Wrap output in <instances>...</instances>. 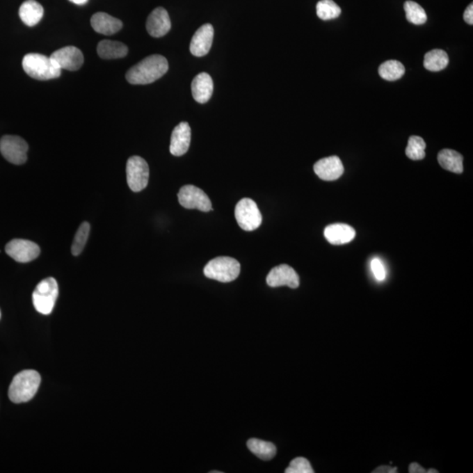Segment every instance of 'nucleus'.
<instances>
[{
    "label": "nucleus",
    "instance_id": "nucleus-34",
    "mask_svg": "<svg viewBox=\"0 0 473 473\" xmlns=\"http://www.w3.org/2000/svg\"><path fill=\"white\" fill-rule=\"evenodd\" d=\"M374 473L378 472V473H394V472H397V468H392L390 467V466H380V467L377 468L374 471Z\"/></svg>",
    "mask_w": 473,
    "mask_h": 473
},
{
    "label": "nucleus",
    "instance_id": "nucleus-21",
    "mask_svg": "<svg viewBox=\"0 0 473 473\" xmlns=\"http://www.w3.org/2000/svg\"><path fill=\"white\" fill-rule=\"evenodd\" d=\"M97 54L103 59L123 58L128 53V47L124 43L104 40L97 47Z\"/></svg>",
    "mask_w": 473,
    "mask_h": 473
},
{
    "label": "nucleus",
    "instance_id": "nucleus-20",
    "mask_svg": "<svg viewBox=\"0 0 473 473\" xmlns=\"http://www.w3.org/2000/svg\"><path fill=\"white\" fill-rule=\"evenodd\" d=\"M44 15V9L35 0H26L20 6L19 15L25 25L35 26L40 22Z\"/></svg>",
    "mask_w": 473,
    "mask_h": 473
},
{
    "label": "nucleus",
    "instance_id": "nucleus-27",
    "mask_svg": "<svg viewBox=\"0 0 473 473\" xmlns=\"http://www.w3.org/2000/svg\"><path fill=\"white\" fill-rule=\"evenodd\" d=\"M316 15L323 20L336 19L341 15V8L333 0H321L316 5Z\"/></svg>",
    "mask_w": 473,
    "mask_h": 473
},
{
    "label": "nucleus",
    "instance_id": "nucleus-5",
    "mask_svg": "<svg viewBox=\"0 0 473 473\" xmlns=\"http://www.w3.org/2000/svg\"><path fill=\"white\" fill-rule=\"evenodd\" d=\"M58 294V284L52 277L39 282L33 293V303L37 312L42 315H49L55 307Z\"/></svg>",
    "mask_w": 473,
    "mask_h": 473
},
{
    "label": "nucleus",
    "instance_id": "nucleus-25",
    "mask_svg": "<svg viewBox=\"0 0 473 473\" xmlns=\"http://www.w3.org/2000/svg\"><path fill=\"white\" fill-rule=\"evenodd\" d=\"M378 74L387 81H396L403 77L405 67L398 61H387L378 67Z\"/></svg>",
    "mask_w": 473,
    "mask_h": 473
},
{
    "label": "nucleus",
    "instance_id": "nucleus-28",
    "mask_svg": "<svg viewBox=\"0 0 473 473\" xmlns=\"http://www.w3.org/2000/svg\"><path fill=\"white\" fill-rule=\"evenodd\" d=\"M426 143L424 138L411 136L408 140L406 155L411 160L420 161L425 157Z\"/></svg>",
    "mask_w": 473,
    "mask_h": 473
},
{
    "label": "nucleus",
    "instance_id": "nucleus-36",
    "mask_svg": "<svg viewBox=\"0 0 473 473\" xmlns=\"http://www.w3.org/2000/svg\"><path fill=\"white\" fill-rule=\"evenodd\" d=\"M211 472V473H222V472H217V471H213V472Z\"/></svg>",
    "mask_w": 473,
    "mask_h": 473
},
{
    "label": "nucleus",
    "instance_id": "nucleus-4",
    "mask_svg": "<svg viewBox=\"0 0 473 473\" xmlns=\"http://www.w3.org/2000/svg\"><path fill=\"white\" fill-rule=\"evenodd\" d=\"M205 275L221 282H231L241 273V264L231 257H217L205 266Z\"/></svg>",
    "mask_w": 473,
    "mask_h": 473
},
{
    "label": "nucleus",
    "instance_id": "nucleus-12",
    "mask_svg": "<svg viewBox=\"0 0 473 473\" xmlns=\"http://www.w3.org/2000/svg\"><path fill=\"white\" fill-rule=\"evenodd\" d=\"M61 70L75 71L79 70L83 64L82 51L74 46H67L56 50L50 56Z\"/></svg>",
    "mask_w": 473,
    "mask_h": 473
},
{
    "label": "nucleus",
    "instance_id": "nucleus-17",
    "mask_svg": "<svg viewBox=\"0 0 473 473\" xmlns=\"http://www.w3.org/2000/svg\"><path fill=\"white\" fill-rule=\"evenodd\" d=\"M91 26L95 32L104 35H113L122 29L121 20L107 15L106 13H97L91 17Z\"/></svg>",
    "mask_w": 473,
    "mask_h": 473
},
{
    "label": "nucleus",
    "instance_id": "nucleus-30",
    "mask_svg": "<svg viewBox=\"0 0 473 473\" xmlns=\"http://www.w3.org/2000/svg\"><path fill=\"white\" fill-rule=\"evenodd\" d=\"M286 473H313L314 470L309 460L304 458H296L290 463Z\"/></svg>",
    "mask_w": 473,
    "mask_h": 473
},
{
    "label": "nucleus",
    "instance_id": "nucleus-37",
    "mask_svg": "<svg viewBox=\"0 0 473 473\" xmlns=\"http://www.w3.org/2000/svg\"><path fill=\"white\" fill-rule=\"evenodd\" d=\"M0 319H1V312H0Z\"/></svg>",
    "mask_w": 473,
    "mask_h": 473
},
{
    "label": "nucleus",
    "instance_id": "nucleus-33",
    "mask_svg": "<svg viewBox=\"0 0 473 473\" xmlns=\"http://www.w3.org/2000/svg\"><path fill=\"white\" fill-rule=\"evenodd\" d=\"M410 473H427L424 468H422L421 465H419L417 463H412L410 465Z\"/></svg>",
    "mask_w": 473,
    "mask_h": 473
},
{
    "label": "nucleus",
    "instance_id": "nucleus-1",
    "mask_svg": "<svg viewBox=\"0 0 473 473\" xmlns=\"http://www.w3.org/2000/svg\"><path fill=\"white\" fill-rule=\"evenodd\" d=\"M168 70L167 59L160 55H153L131 67L126 77L131 84H150L160 79Z\"/></svg>",
    "mask_w": 473,
    "mask_h": 473
},
{
    "label": "nucleus",
    "instance_id": "nucleus-11",
    "mask_svg": "<svg viewBox=\"0 0 473 473\" xmlns=\"http://www.w3.org/2000/svg\"><path fill=\"white\" fill-rule=\"evenodd\" d=\"M266 283L272 288L288 286L290 289H297L300 285V278L295 269L283 264L275 266L269 272Z\"/></svg>",
    "mask_w": 473,
    "mask_h": 473
},
{
    "label": "nucleus",
    "instance_id": "nucleus-31",
    "mask_svg": "<svg viewBox=\"0 0 473 473\" xmlns=\"http://www.w3.org/2000/svg\"><path fill=\"white\" fill-rule=\"evenodd\" d=\"M371 271H373L375 278H376L378 282H383V280L386 279V269H385L383 263L380 259L374 258L371 260Z\"/></svg>",
    "mask_w": 473,
    "mask_h": 473
},
{
    "label": "nucleus",
    "instance_id": "nucleus-8",
    "mask_svg": "<svg viewBox=\"0 0 473 473\" xmlns=\"http://www.w3.org/2000/svg\"><path fill=\"white\" fill-rule=\"evenodd\" d=\"M127 184L134 192L143 191L150 180V167L147 161L140 157L128 159L127 163Z\"/></svg>",
    "mask_w": 473,
    "mask_h": 473
},
{
    "label": "nucleus",
    "instance_id": "nucleus-2",
    "mask_svg": "<svg viewBox=\"0 0 473 473\" xmlns=\"http://www.w3.org/2000/svg\"><path fill=\"white\" fill-rule=\"evenodd\" d=\"M40 384V375L35 370H24L16 374L10 385L8 396L15 403L32 400Z\"/></svg>",
    "mask_w": 473,
    "mask_h": 473
},
{
    "label": "nucleus",
    "instance_id": "nucleus-7",
    "mask_svg": "<svg viewBox=\"0 0 473 473\" xmlns=\"http://www.w3.org/2000/svg\"><path fill=\"white\" fill-rule=\"evenodd\" d=\"M29 145L22 137L5 135L0 140V153L13 164L22 165L28 160Z\"/></svg>",
    "mask_w": 473,
    "mask_h": 473
},
{
    "label": "nucleus",
    "instance_id": "nucleus-3",
    "mask_svg": "<svg viewBox=\"0 0 473 473\" xmlns=\"http://www.w3.org/2000/svg\"><path fill=\"white\" fill-rule=\"evenodd\" d=\"M23 70L32 79L40 81L55 79L61 76L62 70L49 56L30 53L24 56Z\"/></svg>",
    "mask_w": 473,
    "mask_h": 473
},
{
    "label": "nucleus",
    "instance_id": "nucleus-10",
    "mask_svg": "<svg viewBox=\"0 0 473 473\" xmlns=\"http://www.w3.org/2000/svg\"><path fill=\"white\" fill-rule=\"evenodd\" d=\"M6 252L17 262L28 263L40 255V249L35 242L16 239L6 246Z\"/></svg>",
    "mask_w": 473,
    "mask_h": 473
},
{
    "label": "nucleus",
    "instance_id": "nucleus-32",
    "mask_svg": "<svg viewBox=\"0 0 473 473\" xmlns=\"http://www.w3.org/2000/svg\"><path fill=\"white\" fill-rule=\"evenodd\" d=\"M464 19L466 23L469 25H472L473 24V5H469L468 8H466L464 13Z\"/></svg>",
    "mask_w": 473,
    "mask_h": 473
},
{
    "label": "nucleus",
    "instance_id": "nucleus-13",
    "mask_svg": "<svg viewBox=\"0 0 473 473\" xmlns=\"http://www.w3.org/2000/svg\"><path fill=\"white\" fill-rule=\"evenodd\" d=\"M213 38H214V29L211 24H205L195 33L192 37L191 52L192 55L202 57L207 55L212 46Z\"/></svg>",
    "mask_w": 473,
    "mask_h": 473
},
{
    "label": "nucleus",
    "instance_id": "nucleus-15",
    "mask_svg": "<svg viewBox=\"0 0 473 473\" xmlns=\"http://www.w3.org/2000/svg\"><path fill=\"white\" fill-rule=\"evenodd\" d=\"M171 29L170 15L164 8H158L148 16L147 20V30L148 33L154 38L167 35Z\"/></svg>",
    "mask_w": 473,
    "mask_h": 473
},
{
    "label": "nucleus",
    "instance_id": "nucleus-29",
    "mask_svg": "<svg viewBox=\"0 0 473 473\" xmlns=\"http://www.w3.org/2000/svg\"><path fill=\"white\" fill-rule=\"evenodd\" d=\"M90 231V225L88 222H83L79 226L75 235V239H74L72 248H71V252L74 256H79L83 251L88 238H89Z\"/></svg>",
    "mask_w": 473,
    "mask_h": 473
},
{
    "label": "nucleus",
    "instance_id": "nucleus-14",
    "mask_svg": "<svg viewBox=\"0 0 473 473\" xmlns=\"http://www.w3.org/2000/svg\"><path fill=\"white\" fill-rule=\"evenodd\" d=\"M314 171L323 181H335L344 174L342 161L337 157L321 159L314 165Z\"/></svg>",
    "mask_w": 473,
    "mask_h": 473
},
{
    "label": "nucleus",
    "instance_id": "nucleus-6",
    "mask_svg": "<svg viewBox=\"0 0 473 473\" xmlns=\"http://www.w3.org/2000/svg\"><path fill=\"white\" fill-rule=\"evenodd\" d=\"M235 218L241 228L246 232L255 231L262 223V215L258 206L250 198H243L236 204Z\"/></svg>",
    "mask_w": 473,
    "mask_h": 473
},
{
    "label": "nucleus",
    "instance_id": "nucleus-9",
    "mask_svg": "<svg viewBox=\"0 0 473 473\" xmlns=\"http://www.w3.org/2000/svg\"><path fill=\"white\" fill-rule=\"evenodd\" d=\"M178 200L182 207L189 209H197L208 212L212 211V205L207 195L201 189L193 185H185L178 193Z\"/></svg>",
    "mask_w": 473,
    "mask_h": 473
},
{
    "label": "nucleus",
    "instance_id": "nucleus-19",
    "mask_svg": "<svg viewBox=\"0 0 473 473\" xmlns=\"http://www.w3.org/2000/svg\"><path fill=\"white\" fill-rule=\"evenodd\" d=\"M356 232L351 226L346 224H333L324 230V236L332 245H344L355 238Z\"/></svg>",
    "mask_w": 473,
    "mask_h": 473
},
{
    "label": "nucleus",
    "instance_id": "nucleus-16",
    "mask_svg": "<svg viewBox=\"0 0 473 473\" xmlns=\"http://www.w3.org/2000/svg\"><path fill=\"white\" fill-rule=\"evenodd\" d=\"M191 129L187 122H182L173 130L171 135L170 153L175 157H182L187 153L191 145Z\"/></svg>",
    "mask_w": 473,
    "mask_h": 473
},
{
    "label": "nucleus",
    "instance_id": "nucleus-18",
    "mask_svg": "<svg viewBox=\"0 0 473 473\" xmlns=\"http://www.w3.org/2000/svg\"><path fill=\"white\" fill-rule=\"evenodd\" d=\"M213 80L211 77L207 73L198 74L192 82L191 90L192 95H193L194 99L198 103L205 104L207 103L213 94Z\"/></svg>",
    "mask_w": 473,
    "mask_h": 473
},
{
    "label": "nucleus",
    "instance_id": "nucleus-24",
    "mask_svg": "<svg viewBox=\"0 0 473 473\" xmlns=\"http://www.w3.org/2000/svg\"><path fill=\"white\" fill-rule=\"evenodd\" d=\"M449 64L447 53L441 49H434L426 54L424 65L426 70L430 71H441L444 70Z\"/></svg>",
    "mask_w": 473,
    "mask_h": 473
},
{
    "label": "nucleus",
    "instance_id": "nucleus-35",
    "mask_svg": "<svg viewBox=\"0 0 473 473\" xmlns=\"http://www.w3.org/2000/svg\"><path fill=\"white\" fill-rule=\"evenodd\" d=\"M70 1L74 3V4L81 6L86 4V3L89 1V0H70Z\"/></svg>",
    "mask_w": 473,
    "mask_h": 473
},
{
    "label": "nucleus",
    "instance_id": "nucleus-23",
    "mask_svg": "<svg viewBox=\"0 0 473 473\" xmlns=\"http://www.w3.org/2000/svg\"><path fill=\"white\" fill-rule=\"evenodd\" d=\"M248 447L252 454L262 460H271L276 455L275 445L270 442L252 438L248 442Z\"/></svg>",
    "mask_w": 473,
    "mask_h": 473
},
{
    "label": "nucleus",
    "instance_id": "nucleus-26",
    "mask_svg": "<svg viewBox=\"0 0 473 473\" xmlns=\"http://www.w3.org/2000/svg\"><path fill=\"white\" fill-rule=\"evenodd\" d=\"M404 10L406 13L408 22L414 24V25H422L427 22V15H426L424 9L417 2H405Z\"/></svg>",
    "mask_w": 473,
    "mask_h": 473
},
{
    "label": "nucleus",
    "instance_id": "nucleus-22",
    "mask_svg": "<svg viewBox=\"0 0 473 473\" xmlns=\"http://www.w3.org/2000/svg\"><path fill=\"white\" fill-rule=\"evenodd\" d=\"M438 162L444 170L454 172L456 174H461L464 171L462 155L457 151L444 150L439 152Z\"/></svg>",
    "mask_w": 473,
    "mask_h": 473
}]
</instances>
